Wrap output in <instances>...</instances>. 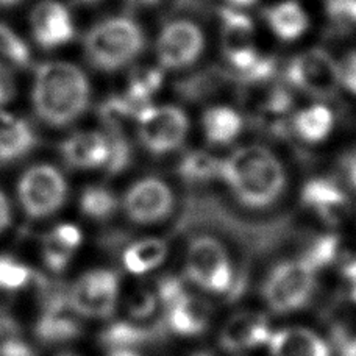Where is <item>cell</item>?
Listing matches in <instances>:
<instances>
[{"label":"cell","instance_id":"obj_1","mask_svg":"<svg viewBox=\"0 0 356 356\" xmlns=\"http://www.w3.org/2000/svg\"><path fill=\"white\" fill-rule=\"evenodd\" d=\"M91 86L80 67L63 61L36 69L31 102L36 116L50 127H66L86 111Z\"/></svg>","mask_w":356,"mask_h":356},{"label":"cell","instance_id":"obj_2","mask_svg":"<svg viewBox=\"0 0 356 356\" xmlns=\"http://www.w3.org/2000/svg\"><path fill=\"white\" fill-rule=\"evenodd\" d=\"M220 178L241 203L266 208L275 203L286 186V172L278 158L261 145H245L222 161Z\"/></svg>","mask_w":356,"mask_h":356},{"label":"cell","instance_id":"obj_3","mask_svg":"<svg viewBox=\"0 0 356 356\" xmlns=\"http://www.w3.org/2000/svg\"><path fill=\"white\" fill-rule=\"evenodd\" d=\"M85 54L89 63L99 71L114 72L125 67L145 47L143 29L129 17H111L88 31Z\"/></svg>","mask_w":356,"mask_h":356},{"label":"cell","instance_id":"obj_4","mask_svg":"<svg viewBox=\"0 0 356 356\" xmlns=\"http://www.w3.org/2000/svg\"><path fill=\"white\" fill-rule=\"evenodd\" d=\"M67 181L52 164H35L17 183V199L24 213L31 219H46L65 205Z\"/></svg>","mask_w":356,"mask_h":356},{"label":"cell","instance_id":"obj_5","mask_svg":"<svg viewBox=\"0 0 356 356\" xmlns=\"http://www.w3.org/2000/svg\"><path fill=\"white\" fill-rule=\"evenodd\" d=\"M314 286L316 270L305 259L286 261L266 278L264 300L275 313H292L311 300Z\"/></svg>","mask_w":356,"mask_h":356},{"label":"cell","instance_id":"obj_6","mask_svg":"<svg viewBox=\"0 0 356 356\" xmlns=\"http://www.w3.org/2000/svg\"><path fill=\"white\" fill-rule=\"evenodd\" d=\"M186 273L191 282L216 294H228L234 282V272L225 249L208 236L191 243L186 253Z\"/></svg>","mask_w":356,"mask_h":356},{"label":"cell","instance_id":"obj_7","mask_svg":"<svg viewBox=\"0 0 356 356\" xmlns=\"http://www.w3.org/2000/svg\"><path fill=\"white\" fill-rule=\"evenodd\" d=\"M139 141L155 155L175 150L188 136L189 122L183 110L174 105H147L138 114Z\"/></svg>","mask_w":356,"mask_h":356},{"label":"cell","instance_id":"obj_8","mask_svg":"<svg viewBox=\"0 0 356 356\" xmlns=\"http://www.w3.org/2000/svg\"><path fill=\"white\" fill-rule=\"evenodd\" d=\"M288 80L309 97L332 99L341 88V65L322 49L298 54L289 63Z\"/></svg>","mask_w":356,"mask_h":356},{"label":"cell","instance_id":"obj_9","mask_svg":"<svg viewBox=\"0 0 356 356\" xmlns=\"http://www.w3.org/2000/svg\"><path fill=\"white\" fill-rule=\"evenodd\" d=\"M119 297V277L108 269L88 270L67 289L72 309L80 317L108 319L116 311Z\"/></svg>","mask_w":356,"mask_h":356},{"label":"cell","instance_id":"obj_10","mask_svg":"<svg viewBox=\"0 0 356 356\" xmlns=\"http://www.w3.org/2000/svg\"><path fill=\"white\" fill-rule=\"evenodd\" d=\"M205 49L203 31L191 21H174L161 30L156 41L158 63L163 69H184L199 60Z\"/></svg>","mask_w":356,"mask_h":356},{"label":"cell","instance_id":"obj_11","mask_svg":"<svg viewBox=\"0 0 356 356\" xmlns=\"http://www.w3.org/2000/svg\"><path fill=\"white\" fill-rule=\"evenodd\" d=\"M79 314L72 309L67 289H52L44 298L41 314L38 317L35 333L44 344H66L81 334Z\"/></svg>","mask_w":356,"mask_h":356},{"label":"cell","instance_id":"obj_12","mask_svg":"<svg viewBox=\"0 0 356 356\" xmlns=\"http://www.w3.org/2000/svg\"><path fill=\"white\" fill-rule=\"evenodd\" d=\"M174 208V194L160 178H143L127 191L124 209L129 219L149 225L166 219Z\"/></svg>","mask_w":356,"mask_h":356},{"label":"cell","instance_id":"obj_13","mask_svg":"<svg viewBox=\"0 0 356 356\" xmlns=\"http://www.w3.org/2000/svg\"><path fill=\"white\" fill-rule=\"evenodd\" d=\"M31 35L36 44L50 50L71 42L75 36V27L71 13L56 0H42L30 16Z\"/></svg>","mask_w":356,"mask_h":356},{"label":"cell","instance_id":"obj_14","mask_svg":"<svg viewBox=\"0 0 356 356\" xmlns=\"http://www.w3.org/2000/svg\"><path fill=\"white\" fill-rule=\"evenodd\" d=\"M267 317L257 311H243L228 319L219 334V344L225 352L239 353L263 346L270 339Z\"/></svg>","mask_w":356,"mask_h":356},{"label":"cell","instance_id":"obj_15","mask_svg":"<svg viewBox=\"0 0 356 356\" xmlns=\"http://www.w3.org/2000/svg\"><path fill=\"white\" fill-rule=\"evenodd\" d=\"M302 205L313 211L328 225H339L350 214V200L347 194L327 178H314L302 189Z\"/></svg>","mask_w":356,"mask_h":356},{"label":"cell","instance_id":"obj_16","mask_svg":"<svg viewBox=\"0 0 356 356\" xmlns=\"http://www.w3.org/2000/svg\"><path fill=\"white\" fill-rule=\"evenodd\" d=\"M61 158L69 168L91 170L105 168L108 160V139L99 131L74 133L60 145Z\"/></svg>","mask_w":356,"mask_h":356},{"label":"cell","instance_id":"obj_17","mask_svg":"<svg viewBox=\"0 0 356 356\" xmlns=\"http://www.w3.org/2000/svg\"><path fill=\"white\" fill-rule=\"evenodd\" d=\"M166 309V325L180 336L202 334L213 317L211 303L205 298L191 294L181 297Z\"/></svg>","mask_w":356,"mask_h":356},{"label":"cell","instance_id":"obj_18","mask_svg":"<svg viewBox=\"0 0 356 356\" xmlns=\"http://www.w3.org/2000/svg\"><path fill=\"white\" fill-rule=\"evenodd\" d=\"M36 144V133L27 120L0 111V164L15 163L27 156Z\"/></svg>","mask_w":356,"mask_h":356},{"label":"cell","instance_id":"obj_19","mask_svg":"<svg viewBox=\"0 0 356 356\" xmlns=\"http://www.w3.org/2000/svg\"><path fill=\"white\" fill-rule=\"evenodd\" d=\"M83 239L80 228L72 224H61L52 228L42 238L41 255L47 269L60 273L72 261Z\"/></svg>","mask_w":356,"mask_h":356},{"label":"cell","instance_id":"obj_20","mask_svg":"<svg viewBox=\"0 0 356 356\" xmlns=\"http://www.w3.org/2000/svg\"><path fill=\"white\" fill-rule=\"evenodd\" d=\"M272 356H330V347L319 334L308 328H283L270 334Z\"/></svg>","mask_w":356,"mask_h":356},{"label":"cell","instance_id":"obj_21","mask_svg":"<svg viewBox=\"0 0 356 356\" xmlns=\"http://www.w3.org/2000/svg\"><path fill=\"white\" fill-rule=\"evenodd\" d=\"M164 330L160 325L155 327H143L139 322H127L119 321L108 325L100 333V344L114 350H133V348L141 347L144 344L161 338Z\"/></svg>","mask_w":356,"mask_h":356},{"label":"cell","instance_id":"obj_22","mask_svg":"<svg viewBox=\"0 0 356 356\" xmlns=\"http://www.w3.org/2000/svg\"><path fill=\"white\" fill-rule=\"evenodd\" d=\"M266 22L273 35L283 41H296L307 31L309 19L300 5L291 0L269 6L264 11Z\"/></svg>","mask_w":356,"mask_h":356},{"label":"cell","instance_id":"obj_23","mask_svg":"<svg viewBox=\"0 0 356 356\" xmlns=\"http://www.w3.org/2000/svg\"><path fill=\"white\" fill-rule=\"evenodd\" d=\"M202 125L209 144L227 145L241 135L244 120L234 108L218 105L203 113Z\"/></svg>","mask_w":356,"mask_h":356},{"label":"cell","instance_id":"obj_24","mask_svg":"<svg viewBox=\"0 0 356 356\" xmlns=\"http://www.w3.org/2000/svg\"><path fill=\"white\" fill-rule=\"evenodd\" d=\"M168 255V244L158 238H145L124 250L122 264L133 275H143L160 266Z\"/></svg>","mask_w":356,"mask_h":356},{"label":"cell","instance_id":"obj_25","mask_svg":"<svg viewBox=\"0 0 356 356\" xmlns=\"http://www.w3.org/2000/svg\"><path fill=\"white\" fill-rule=\"evenodd\" d=\"M294 130L305 143L316 144L325 139L333 130L334 116L325 105H313L296 114Z\"/></svg>","mask_w":356,"mask_h":356},{"label":"cell","instance_id":"obj_26","mask_svg":"<svg viewBox=\"0 0 356 356\" xmlns=\"http://www.w3.org/2000/svg\"><path fill=\"white\" fill-rule=\"evenodd\" d=\"M31 61V54L27 44L19 38L16 31L0 24V69L13 74L27 69Z\"/></svg>","mask_w":356,"mask_h":356},{"label":"cell","instance_id":"obj_27","mask_svg":"<svg viewBox=\"0 0 356 356\" xmlns=\"http://www.w3.org/2000/svg\"><path fill=\"white\" fill-rule=\"evenodd\" d=\"M118 209V199L111 189L100 184L88 186L80 195V211L88 219L104 222L113 218Z\"/></svg>","mask_w":356,"mask_h":356},{"label":"cell","instance_id":"obj_28","mask_svg":"<svg viewBox=\"0 0 356 356\" xmlns=\"http://www.w3.org/2000/svg\"><path fill=\"white\" fill-rule=\"evenodd\" d=\"M163 81H164L163 69L152 67V66L136 67L135 71L130 74L129 86H127V91L124 95L136 105H141V106L149 105V100L152 99V95L161 88Z\"/></svg>","mask_w":356,"mask_h":356},{"label":"cell","instance_id":"obj_29","mask_svg":"<svg viewBox=\"0 0 356 356\" xmlns=\"http://www.w3.org/2000/svg\"><path fill=\"white\" fill-rule=\"evenodd\" d=\"M220 160L207 152H191L178 164V174L188 183H205L220 178Z\"/></svg>","mask_w":356,"mask_h":356},{"label":"cell","instance_id":"obj_30","mask_svg":"<svg viewBox=\"0 0 356 356\" xmlns=\"http://www.w3.org/2000/svg\"><path fill=\"white\" fill-rule=\"evenodd\" d=\"M341 239L336 234H322L313 241L302 259L317 272L330 264L338 263L341 257Z\"/></svg>","mask_w":356,"mask_h":356},{"label":"cell","instance_id":"obj_31","mask_svg":"<svg viewBox=\"0 0 356 356\" xmlns=\"http://www.w3.org/2000/svg\"><path fill=\"white\" fill-rule=\"evenodd\" d=\"M35 278L30 267L13 257L0 255V291L16 292L29 286Z\"/></svg>","mask_w":356,"mask_h":356},{"label":"cell","instance_id":"obj_32","mask_svg":"<svg viewBox=\"0 0 356 356\" xmlns=\"http://www.w3.org/2000/svg\"><path fill=\"white\" fill-rule=\"evenodd\" d=\"M108 139V160L105 164L106 172L110 175H116L129 166L131 160V150L129 139L124 133L106 131Z\"/></svg>","mask_w":356,"mask_h":356},{"label":"cell","instance_id":"obj_33","mask_svg":"<svg viewBox=\"0 0 356 356\" xmlns=\"http://www.w3.org/2000/svg\"><path fill=\"white\" fill-rule=\"evenodd\" d=\"M158 303V297L150 289H138L130 297L129 313L136 321L147 319L155 313Z\"/></svg>","mask_w":356,"mask_h":356},{"label":"cell","instance_id":"obj_34","mask_svg":"<svg viewBox=\"0 0 356 356\" xmlns=\"http://www.w3.org/2000/svg\"><path fill=\"white\" fill-rule=\"evenodd\" d=\"M186 294H189V292L186 291V284L180 277L168 275L161 278L160 283H158L156 297L164 305V308H169L170 305H174Z\"/></svg>","mask_w":356,"mask_h":356},{"label":"cell","instance_id":"obj_35","mask_svg":"<svg viewBox=\"0 0 356 356\" xmlns=\"http://www.w3.org/2000/svg\"><path fill=\"white\" fill-rule=\"evenodd\" d=\"M17 338H21V327L15 316L0 308V352Z\"/></svg>","mask_w":356,"mask_h":356},{"label":"cell","instance_id":"obj_36","mask_svg":"<svg viewBox=\"0 0 356 356\" xmlns=\"http://www.w3.org/2000/svg\"><path fill=\"white\" fill-rule=\"evenodd\" d=\"M328 10L339 21L356 24V0H330Z\"/></svg>","mask_w":356,"mask_h":356},{"label":"cell","instance_id":"obj_37","mask_svg":"<svg viewBox=\"0 0 356 356\" xmlns=\"http://www.w3.org/2000/svg\"><path fill=\"white\" fill-rule=\"evenodd\" d=\"M341 86L356 95V52L347 56L341 66Z\"/></svg>","mask_w":356,"mask_h":356},{"label":"cell","instance_id":"obj_38","mask_svg":"<svg viewBox=\"0 0 356 356\" xmlns=\"http://www.w3.org/2000/svg\"><path fill=\"white\" fill-rule=\"evenodd\" d=\"M15 95L16 86L15 80H13V74L0 69V106L10 104V102L15 99Z\"/></svg>","mask_w":356,"mask_h":356},{"label":"cell","instance_id":"obj_39","mask_svg":"<svg viewBox=\"0 0 356 356\" xmlns=\"http://www.w3.org/2000/svg\"><path fill=\"white\" fill-rule=\"evenodd\" d=\"M11 225V205L8 197L0 191V233H3Z\"/></svg>","mask_w":356,"mask_h":356},{"label":"cell","instance_id":"obj_40","mask_svg":"<svg viewBox=\"0 0 356 356\" xmlns=\"http://www.w3.org/2000/svg\"><path fill=\"white\" fill-rule=\"evenodd\" d=\"M338 348L341 356H356V338H350Z\"/></svg>","mask_w":356,"mask_h":356},{"label":"cell","instance_id":"obj_41","mask_svg":"<svg viewBox=\"0 0 356 356\" xmlns=\"http://www.w3.org/2000/svg\"><path fill=\"white\" fill-rule=\"evenodd\" d=\"M347 177H348V183H350V186L356 191V158H353V160L348 163Z\"/></svg>","mask_w":356,"mask_h":356},{"label":"cell","instance_id":"obj_42","mask_svg":"<svg viewBox=\"0 0 356 356\" xmlns=\"http://www.w3.org/2000/svg\"><path fill=\"white\" fill-rule=\"evenodd\" d=\"M228 2H230L233 8L241 10V8H249V6L255 5L257 0H228Z\"/></svg>","mask_w":356,"mask_h":356},{"label":"cell","instance_id":"obj_43","mask_svg":"<svg viewBox=\"0 0 356 356\" xmlns=\"http://www.w3.org/2000/svg\"><path fill=\"white\" fill-rule=\"evenodd\" d=\"M22 2L24 0H0V6H3V8H11V6H16Z\"/></svg>","mask_w":356,"mask_h":356},{"label":"cell","instance_id":"obj_44","mask_svg":"<svg viewBox=\"0 0 356 356\" xmlns=\"http://www.w3.org/2000/svg\"><path fill=\"white\" fill-rule=\"evenodd\" d=\"M108 356H139V355L133 350H114V352H110Z\"/></svg>","mask_w":356,"mask_h":356},{"label":"cell","instance_id":"obj_45","mask_svg":"<svg viewBox=\"0 0 356 356\" xmlns=\"http://www.w3.org/2000/svg\"><path fill=\"white\" fill-rule=\"evenodd\" d=\"M130 2L136 5H154L158 2V0H130Z\"/></svg>","mask_w":356,"mask_h":356},{"label":"cell","instance_id":"obj_46","mask_svg":"<svg viewBox=\"0 0 356 356\" xmlns=\"http://www.w3.org/2000/svg\"><path fill=\"white\" fill-rule=\"evenodd\" d=\"M75 2L77 3H92V2H95V0H75Z\"/></svg>","mask_w":356,"mask_h":356},{"label":"cell","instance_id":"obj_47","mask_svg":"<svg viewBox=\"0 0 356 356\" xmlns=\"http://www.w3.org/2000/svg\"><path fill=\"white\" fill-rule=\"evenodd\" d=\"M193 356H211L209 353H205V352H199V353H194Z\"/></svg>","mask_w":356,"mask_h":356},{"label":"cell","instance_id":"obj_48","mask_svg":"<svg viewBox=\"0 0 356 356\" xmlns=\"http://www.w3.org/2000/svg\"><path fill=\"white\" fill-rule=\"evenodd\" d=\"M58 356H79V355H74V353H61Z\"/></svg>","mask_w":356,"mask_h":356}]
</instances>
